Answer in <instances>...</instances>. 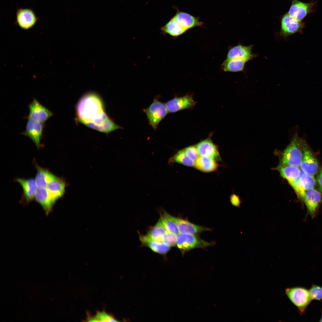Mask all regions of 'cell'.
<instances>
[{
  "label": "cell",
  "instance_id": "obj_1",
  "mask_svg": "<svg viewBox=\"0 0 322 322\" xmlns=\"http://www.w3.org/2000/svg\"><path fill=\"white\" fill-rule=\"evenodd\" d=\"M77 122L91 129L106 134L121 129L106 114L104 103L97 93H84L75 107Z\"/></svg>",
  "mask_w": 322,
  "mask_h": 322
},
{
  "label": "cell",
  "instance_id": "obj_2",
  "mask_svg": "<svg viewBox=\"0 0 322 322\" xmlns=\"http://www.w3.org/2000/svg\"><path fill=\"white\" fill-rule=\"evenodd\" d=\"M302 138L296 132L290 142L282 153L281 165L300 167L302 159Z\"/></svg>",
  "mask_w": 322,
  "mask_h": 322
},
{
  "label": "cell",
  "instance_id": "obj_3",
  "mask_svg": "<svg viewBox=\"0 0 322 322\" xmlns=\"http://www.w3.org/2000/svg\"><path fill=\"white\" fill-rule=\"evenodd\" d=\"M285 293L290 300L298 309L301 315L305 312L306 308L312 300L309 290L302 287H288Z\"/></svg>",
  "mask_w": 322,
  "mask_h": 322
},
{
  "label": "cell",
  "instance_id": "obj_4",
  "mask_svg": "<svg viewBox=\"0 0 322 322\" xmlns=\"http://www.w3.org/2000/svg\"><path fill=\"white\" fill-rule=\"evenodd\" d=\"M177 246L182 253L196 248H205L213 245L214 243L209 242L194 235L179 233L177 235Z\"/></svg>",
  "mask_w": 322,
  "mask_h": 322
},
{
  "label": "cell",
  "instance_id": "obj_5",
  "mask_svg": "<svg viewBox=\"0 0 322 322\" xmlns=\"http://www.w3.org/2000/svg\"><path fill=\"white\" fill-rule=\"evenodd\" d=\"M159 98L158 96L155 97L149 106L143 110L149 124L154 130L156 129L160 122L168 112L165 104L159 101Z\"/></svg>",
  "mask_w": 322,
  "mask_h": 322
},
{
  "label": "cell",
  "instance_id": "obj_6",
  "mask_svg": "<svg viewBox=\"0 0 322 322\" xmlns=\"http://www.w3.org/2000/svg\"><path fill=\"white\" fill-rule=\"evenodd\" d=\"M302 159L300 165L301 170L304 173L314 176L318 170L317 160L306 141L302 138Z\"/></svg>",
  "mask_w": 322,
  "mask_h": 322
},
{
  "label": "cell",
  "instance_id": "obj_7",
  "mask_svg": "<svg viewBox=\"0 0 322 322\" xmlns=\"http://www.w3.org/2000/svg\"><path fill=\"white\" fill-rule=\"evenodd\" d=\"M304 26L302 21H300L291 16L288 13L281 17L280 35L286 38L295 33L301 32Z\"/></svg>",
  "mask_w": 322,
  "mask_h": 322
},
{
  "label": "cell",
  "instance_id": "obj_8",
  "mask_svg": "<svg viewBox=\"0 0 322 322\" xmlns=\"http://www.w3.org/2000/svg\"><path fill=\"white\" fill-rule=\"evenodd\" d=\"M316 5L315 1L305 3L298 0H292L288 13L297 20L302 21L309 14L315 11Z\"/></svg>",
  "mask_w": 322,
  "mask_h": 322
},
{
  "label": "cell",
  "instance_id": "obj_9",
  "mask_svg": "<svg viewBox=\"0 0 322 322\" xmlns=\"http://www.w3.org/2000/svg\"><path fill=\"white\" fill-rule=\"evenodd\" d=\"M29 109L28 119L42 123L53 115L51 111L35 99L29 104Z\"/></svg>",
  "mask_w": 322,
  "mask_h": 322
},
{
  "label": "cell",
  "instance_id": "obj_10",
  "mask_svg": "<svg viewBox=\"0 0 322 322\" xmlns=\"http://www.w3.org/2000/svg\"><path fill=\"white\" fill-rule=\"evenodd\" d=\"M196 103L192 95H188L176 97L165 103L168 112L174 113L184 109L193 107Z\"/></svg>",
  "mask_w": 322,
  "mask_h": 322
},
{
  "label": "cell",
  "instance_id": "obj_11",
  "mask_svg": "<svg viewBox=\"0 0 322 322\" xmlns=\"http://www.w3.org/2000/svg\"><path fill=\"white\" fill-rule=\"evenodd\" d=\"M43 127V123L28 119L25 130L22 134L30 138L37 147L39 148L42 137Z\"/></svg>",
  "mask_w": 322,
  "mask_h": 322
},
{
  "label": "cell",
  "instance_id": "obj_12",
  "mask_svg": "<svg viewBox=\"0 0 322 322\" xmlns=\"http://www.w3.org/2000/svg\"><path fill=\"white\" fill-rule=\"evenodd\" d=\"M16 22L22 29H28L33 27L38 20L33 11L31 9L21 8L16 13Z\"/></svg>",
  "mask_w": 322,
  "mask_h": 322
},
{
  "label": "cell",
  "instance_id": "obj_13",
  "mask_svg": "<svg viewBox=\"0 0 322 322\" xmlns=\"http://www.w3.org/2000/svg\"><path fill=\"white\" fill-rule=\"evenodd\" d=\"M253 45L244 46L239 44L230 49L225 60L242 59L249 61L255 57L252 52Z\"/></svg>",
  "mask_w": 322,
  "mask_h": 322
},
{
  "label": "cell",
  "instance_id": "obj_14",
  "mask_svg": "<svg viewBox=\"0 0 322 322\" xmlns=\"http://www.w3.org/2000/svg\"><path fill=\"white\" fill-rule=\"evenodd\" d=\"M195 146L200 156L209 157L216 160H220L218 147L210 138L200 141Z\"/></svg>",
  "mask_w": 322,
  "mask_h": 322
},
{
  "label": "cell",
  "instance_id": "obj_15",
  "mask_svg": "<svg viewBox=\"0 0 322 322\" xmlns=\"http://www.w3.org/2000/svg\"><path fill=\"white\" fill-rule=\"evenodd\" d=\"M321 194L314 188L305 191L302 200L304 202L310 215L312 216L315 214L321 202Z\"/></svg>",
  "mask_w": 322,
  "mask_h": 322
},
{
  "label": "cell",
  "instance_id": "obj_16",
  "mask_svg": "<svg viewBox=\"0 0 322 322\" xmlns=\"http://www.w3.org/2000/svg\"><path fill=\"white\" fill-rule=\"evenodd\" d=\"M175 220L180 233L197 235L211 229L192 223L188 220L175 217Z\"/></svg>",
  "mask_w": 322,
  "mask_h": 322
},
{
  "label": "cell",
  "instance_id": "obj_17",
  "mask_svg": "<svg viewBox=\"0 0 322 322\" xmlns=\"http://www.w3.org/2000/svg\"><path fill=\"white\" fill-rule=\"evenodd\" d=\"M139 239L143 246L147 247L156 253L165 255L170 250L171 247L163 242L156 241L148 234L140 235Z\"/></svg>",
  "mask_w": 322,
  "mask_h": 322
},
{
  "label": "cell",
  "instance_id": "obj_18",
  "mask_svg": "<svg viewBox=\"0 0 322 322\" xmlns=\"http://www.w3.org/2000/svg\"><path fill=\"white\" fill-rule=\"evenodd\" d=\"M35 199L41 206L46 215L52 211L55 201L48 193L46 188L37 189Z\"/></svg>",
  "mask_w": 322,
  "mask_h": 322
},
{
  "label": "cell",
  "instance_id": "obj_19",
  "mask_svg": "<svg viewBox=\"0 0 322 322\" xmlns=\"http://www.w3.org/2000/svg\"><path fill=\"white\" fill-rule=\"evenodd\" d=\"M22 187L24 198L26 201L29 202L35 198L37 190L35 180L30 178L25 179L18 178L16 179Z\"/></svg>",
  "mask_w": 322,
  "mask_h": 322
},
{
  "label": "cell",
  "instance_id": "obj_20",
  "mask_svg": "<svg viewBox=\"0 0 322 322\" xmlns=\"http://www.w3.org/2000/svg\"><path fill=\"white\" fill-rule=\"evenodd\" d=\"M173 17L179 24L187 30L202 25V23L197 18L185 12L178 11Z\"/></svg>",
  "mask_w": 322,
  "mask_h": 322
},
{
  "label": "cell",
  "instance_id": "obj_21",
  "mask_svg": "<svg viewBox=\"0 0 322 322\" xmlns=\"http://www.w3.org/2000/svg\"><path fill=\"white\" fill-rule=\"evenodd\" d=\"M65 185L63 179L56 176L46 187L48 193L55 202L64 195Z\"/></svg>",
  "mask_w": 322,
  "mask_h": 322
},
{
  "label": "cell",
  "instance_id": "obj_22",
  "mask_svg": "<svg viewBox=\"0 0 322 322\" xmlns=\"http://www.w3.org/2000/svg\"><path fill=\"white\" fill-rule=\"evenodd\" d=\"M219 166L216 160L207 157L200 156L195 161L194 166L202 172L208 173L215 171Z\"/></svg>",
  "mask_w": 322,
  "mask_h": 322
},
{
  "label": "cell",
  "instance_id": "obj_23",
  "mask_svg": "<svg viewBox=\"0 0 322 322\" xmlns=\"http://www.w3.org/2000/svg\"><path fill=\"white\" fill-rule=\"evenodd\" d=\"M36 168L37 171L35 180L37 189L45 188L56 176L47 169L38 165Z\"/></svg>",
  "mask_w": 322,
  "mask_h": 322
},
{
  "label": "cell",
  "instance_id": "obj_24",
  "mask_svg": "<svg viewBox=\"0 0 322 322\" xmlns=\"http://www.w3.org/2000/svg\"><path fill=\"white\" fill-rule=\"evenodd\" d=\"M277 169L282 177L288 182L298 178L301 172L298 167L293 165H281Z\"/></svg>",
  "mask_w": 322,
  "mask_h": 322
},
{
  "label": "cell",
  "instance_id": "obj_25",
  "mask_svg": "<svg viewBox=\"0 0 322 322\" xmlns=\"http://www.w3.org/2000/svg\"><path fill=\"white\" fill-rule=\"evenodd\" d=\"M159 220L168 232L176 235L179 233L177 226L175 220V217L163 211L160 215Z\"/></svg>",
  "mask_w": 322,
  "mask_h": 322
},
{
  "label": "cell",
  "instance_id": "obj_26",
  "mask_svg": "<svg viewBox=\"0 0 322 322\" xmlns=\"http://www.w3.org/2000/svg\"><path fill=\"white\" fill-rule=\"evenodd\" d=\"M161 30L164 32L174 37L179 36L187 31L179 24L174 17L162 27Z\"/></svg>",
  "mask_w": 322,
  "mask_h": 322
},
{
  "label": "cell",
  "instance_id": "obj_27",
  "mask_svg": "<svg viewBox=\"0 0 322 322\" xmlns=\"http://www.w3.org/2000/svg\"><path fill=\"white\" fill-rule=\"evenodd\" d=\"M248 61L242 59L225 60L222 64V68L225 72H237L242 71Z\"/></svg>",
  "mask_w": 322,
  "mask_h": 322
},
{
  "label": "cell",
  "instance_id": "obj_28",
  "mask_svg": "<svg viewBox=\"0 0 322 322\" xmlns=\"http://www.w3.org/2000/svg\"><path fill=\"white\" fill-rule=\"evenodd\" d=\"M195 162L186 155L182 149L170 157L168 161L169 164L176 162L189 167L194 166Z\"/></svg>",
  "mask_w": 322,
  "mask_h": 322
},
{
  "label": "cell",
  "instance_id": "obj_29",
  "mask_svg": "<svg viewBox=\"0 0 322 322\" xmlns=\"http://www.w3.org/2000/svg\"><path fill=\"white\" fill-rule=\"evenodd\" d=\"M167 231L161 222L159 220L156 224L148 232V234L153 239L162 242V239Z\"/></svg>",
  "mask_w": 322,
  "mask_h": 322
},
{
  "label": "cell",
  "instance_id": "obj_30",
  "mask_svg": "<svg viewBox=\"0 0 322 322\" xmlns=\"http://www.w3.org/2000/svg\"><path fill=\"white\" fill-rule=\"evenodd\" d=\"M314 176L307 174L301 170L299 179L305 191L314 188L316 181Z\"/></svg>",
  "mask_w": 322,
  "mask_h": 322
},
{
  "label": "cell",
  "instance_id": "obj_31",
  "mask_svg": "<svg viewBox=\"0 0 322 322\" xmlns=\"http://www.w3.org/2000/svg\"><path fill=\"white\" fill-rule=\"evenodd\" d=\"M87 320L89 321L115 322L117 321L112 316L105 312H98L93 316H89Z\"/></svg>",
  "mask_w": 322,
  "mask_h": 322
},
{
  "label": "cell",
  "instance_id": "obj_32",
  "mask_svg": "<svg viewBox=\"0 0 322 322\" xmlns=\"http://www.w3.org/2000/svg\"><path fill=\"white\" fill-rule=\"evenodd\" d=\"M289 182L293 188L299 198L302 199L306 191L301 185L299 177Z\"/></svg>",
  "mask_w": 322,
  "mask_h": 322
},
{
  "label": "cell",
  "instance_id": "obj_33",
  "mask_svg": "<svg viewBox=\"0 0 322 322\" xmlns=\"http://www.w3.org/2000/svg\"><path fill=\"white\" fill-rule=\"evenodd\" d=\"M312 300L320 301L322 299V287L313 284L309 290Z\"/></svg>",
  "mask_w": 322,
  "mask_h": 322
},
{
  "label": "cell",
  "instance_id": "obj_34",
  "mask_svg": "<svg viewBox=\"0 0 322 322\" xmlns=\"http://www.w3.org/2000/svg\"><path fill=\"white\" fill-rule=\"evenodd\" d=\"M177 235L168 232L167 231L164 235L162 242L170 247H174L177 245Z\"/></svg>",
  "mask_w": 322,
  "mask_h": 322
},
{
  "label": "cell",
  "instance_id": "obj_35",
  "mask_svg": "<svg viewBox=\"0 0 322 322\" xmlns=\"http://www.w3.org/2000/svg\"><path fill=\"white\" fill-rule=\"evenodd\" d=\"M182 150L188 157L195 161L199 157V154L196 146H190L183 149Z\"/></svg>",
  "mask_w": 322,
  "mask_h": 322
},
{
  "label": "cell",
  "instance_id": "obj_36",
  "mask_svg": "<svg viewBox=\"0 0 322 322\" xmlns=\"http://www.w3.org/2000/svg\"><path fill=\"white\" fill-rule=\"evenodd\" d=\"M230 201L232 205L235 207H240L241 200L239 196L235 194H233L230 196Z\"/></svg>",
  "mask_w": 322,
  "mask_h": 322
},
{
  "label": "cell",
  "instance_id": "obj_37",
  "mask_svg": "<svg viewBox=\"0 0 322 322\" xmlns=\"http://www.w3.org/2000/svg\"><path fill=\"white\" fill-rule=\"evenodd\" d=\"M317 180L319 189L322 192V170L318 175Z\"/></svg>",
  "mask_w": 322,
  "mask_h": 322
},
{
  "label": "cell",
  "instance_id": "obj_38",
  "mask_svg": "<svg viewBox=\"0 0 322 322\" xmlns=\"http://www.w3.org/2000/svg\"><path fill=\"white\" fill-rule=\"evenodd\" d=\"M319 321L322 322V315L321 316V318L320 319V320Z\"/></svg>",
  "mask_w": 322,
  "mask_h": 322
}]
</instances>
